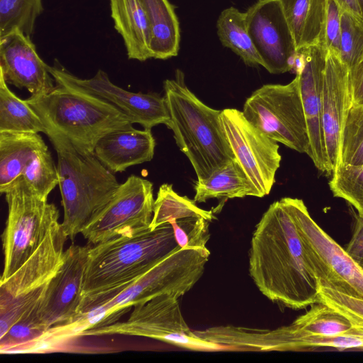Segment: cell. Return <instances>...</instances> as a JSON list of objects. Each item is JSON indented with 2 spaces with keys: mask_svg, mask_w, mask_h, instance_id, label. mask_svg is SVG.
Returning a JSON list of instances; mask_svg holds the SVG:
<instances>
[{
  "mask_svg": "<svg viewBox=\"0 0 363 363\" xmlns=\"http://www.w3.org/2000/svg\"><path fill=\"white\" fill-rule=\"evenodd\" d=\"M217 33L221 43L238 55L248 66L262 65L250 35L245 12L235 7L224 9L218 16Z\"/></svg>",
  "mask_w": 363,
  "mask_h": 363,
  "instance_id": "cell-25",
  "label": "cell"
},
{
  "mask_svg": "<svg viewBox=\"0 0 363 363\" xmlns=\"http://www.w3.org/2000/svg\"><path fill=\"white\" fill-rule=\"evenodd\" d=\"M243 115L268 138L311 155L298 77L287 84H264L247 99Z\"/></svg>",
  "mask_w": 363,
  "mask_h": 363,
  "instance_id": "cell-9",
  "label": "cell"
},
{
  "mask_svg": "<svg viewBox=\"0 0 363 363\" xmlns=\"http://www.w3.org/2000/svg\"><path fill=\"white\" fill-rule=\"evenodd\" d=\"M342 9L335 0H327L325 43L328 51L339 56Z\"/></svg>",
  "mask_w": 363,
  "mask_h": 363,
  "instance_id": "cell-36",
  "label": "cell"
},
{
  "mask_svg": "<svg viewBox=\"0 0 363 363\" xmlns=\"http://www.w3.org/2000/svg\"><path fill=\"white\" fill-rule=\"evenodd\" d=\"M345 250L357 262L363 257V216H356L353 233Z\"/></svg>",
  "mask_w": 363,
  "mask_h": 363,
  "instance_id": "cell-38",
  "label": "cell"
},
{
  "mask_svg": "<svg viewBox=\"0 0 363 363\" xmlns=\"http://www.w3.org/2000/svg\"><path fill=\"white\" fill-rule=\"evenodd\" d=\"M139 1L150 28L152 57L166 60L177 56L180 30L173 6L168 0Z\"/></svg>",
  "mask_w": 363,
  "mask_h": 363,
  "instance_id": "cell-23",
  "label": "cell"
},
{
  "mask_svg": "<svg viewBox=\"0 0 363 363\" xmlns=\"http://www.w3.org/2000/svg\"><path fill=\"white\" fill-rule=\"evenodd\" d=\"M342 11H346L354 16L361 22H363V16L358 0H335Z\"/></svg>",
  "mask_w": 363,
  "mask_h": 363,
  "instance_id": "cell-39",
  "label": "cell"
},
{
  "mask_svg": "<svg viewBox=\"0 0 363 363\" xmlns=\"http://www.w3.org/2000/svg\"><path fill=\"white\" fill-rule=\"evenodd\" d=\"M163 87L170 117L167 126L173 131L177 146L190 161L197 179H207L235 160L221 125V111L198 99L179 69L174 79L164 82Z\"/></svg>",
  "mask_w": 363,
  "mask_h": 363,
  "instance_id": "cell-2",
  "label": "cell"
},
{
  "mask_svg": "<svg viewBox=\"0 0 363 363\" xmlns=\"http://www.w3.org/2000/svg\"><path fill=\"white\" fill-rule=\"evenodd\" d=\"M45 126L57 155L58 185L64 209L61 225L72 240L107 203L120 184L94 154L80 152L62 133Z\"/></svg>",
  "mask_w": 363,
  "mask_h": 363,
  "instance_id": "cell-3",
  "label": "cell"
},
{
  "mask_svg": "<svg viewBox=\"0 0 363 363\" xmlns=\"http://www.w3.org/2000/svg\"><path fill=\"white\" fill-rule=\"evenodd\" d=\"M319 302L347 318L352 326L363 333V299L340 291L319 286Z\"/></svg>",
  "mask_w": 363,
  "mask_h": 363,
  "instance_id": "cell-34",
  "label": "cell"
},
{
  "mask_svg": "<svg viewBox=\"0 0 363 363\" xmlns=\"http://www.w3.org/2000/svg\"><path fill=\"white\" fill-rule=\"evenodd\" d=\"M245 13L262 66L272 74L294 69L298 52L279 0H258Z\"/></svg>",
  "mask_w": 363,
  "mask_h": 363,
  "instance_id": "cell-15",
  "label": "cell"
},
{
  "mask_svg": "<svg viewBox=\"0 0 363 363\" xmlns=\"http://www.w3.org/2000/svg\"><path fill=\"white\" fill-rule=\"evenodd\" d=\"M352 106L349 69L335 53L328 51L322 99V129L333 172L340 162L343 126Z\"/></svg>",
  "mask_w": 363,
  "mask_h": 363,
  "instance_id": "cell-19",
  "label": "cell"
},
{
  "mask_svg": "<svg viewBox=\"0 0 363 363\" xmlns=\"http://www.w3.org/2000/svg\"><path fill=\"white\" fill-rule=\"evenodd\" d=\"M339 164L363 166V105L352 104L342 133Z\"/></svg>",
  "mask_w": 363,
  "mask_h": 363,
  "instance_id": "cell-31",
  "label": "cell"
},
{
  "mask_svg": "<svg viewBox=\"0 0 363 363\" xmlns=\"http://www.w3.org/2000/svg\"><path fill=\"white\" fill-rule=\"evenodd\" d=\"M25 101L45 125L62 133L84 153L94 154L103 136L133 124L113 104L60 84H56L48 94L30 96Z\"/></svg>",
  "mask_w": 363,
  "mask_h": 363,
  "instance_id": "cell-5",
  "label": "cell"
},
{
  "mask_svg": "<svg viewBox=\"0 0 363 363\" xmlns=\"http://www.w3.org/2000/svg\"><path fill=\"white\" fill-rule=\"evenodd\" d=\"M43 11L42 0H0V38L16 29L30 37Z\"/></svg>",
  "mask_w": 363,
  "mask_h": 363,
  "instance_id": "cell-30",
  "label": "cell"
},
{
  "mask_svg": "<svg viewBox=\"0 0 363 363\" xmlns=\"http://www.w3.org/2000/svg\"><path fill=\"white\" fill-rule=\"evenodd\" d=\"M20 177L46 200L59 183L57 167L40 135L0 132V192Z\"/></svg>",
  "mask_w": 363,
  "mask_h": 363,
  "instance_id": "cell-13",
  "label": "cell"
},
{
  "mask_svg": "<svg viewBox=\"0 0 363 363\" xmlns=\"http://www.w3.org/2000/svg\"><path fill=\"white\" fill-rule=\"evenodd\" d=\"M358 2H359V6H360V9L362 11V16H363V0H358Z\"/></svg>",
  "mask_w": 363,
  "mask_h": 363,
  "instance_id": "cell-40",
  "label": "cell"
},
{
  "mask_svg": "<svg viewBox=\"0 0 363 363\" xmlns=\"http://www.w3.org/2000/svg\"><path fill=\"white\" fill-rule=\"evenodd\" d=\"M48 70L57 84L80 91L101 99L121 110L132 121L144 129L159 124L168 125L170 117L164 96L156 93L131 92L114 84L108 74L99 69L89 79L79 78L55 59Z\"/></svg>",
  "mask_w": 363,
  "mask_h": 363,
  "instance_id": "cell-14",
  "label": "cell"
},
{
  "mask_svg": "<svg viewBox=\"0 0 363 363\" xmlns=\"http://www.w3.org/2000/svg\"><path fill=\"white\" fill-rule=\"evenodd\" d=\"M358 263H359V264L360 265L361 268L363 270V257L361 258V259L359 260V262Z\"/></svg>",
  "mask_w": 363,
  "mask_h": 363,
  "instance_id": "cell-41",
  "label": "cell"
},
{
  "mask_svg": "<svg viewBox=\"0 0 363 363\" xmlns=\"http://www.w3.org/2000/svg\"><path fill=\"white\" fill-rule=\"evenodd\" d=\"M155 145L151 130H138L131 125L103 136L96 143L94 155L111 172H122L152 160Z\"/></svg>",
  "mask_w": 363,
  "mask_h": 363,
  "instance_id": "cell-20",
  "label": "cell"
},
{
  "mask_svg": "<svg viewBox=\"0 0 363 363\" xmlns=\"http://www.w3.org/2000/svg\"><path fill=\"white\" fill-rule=\"evenodd\" d=\"M297 52L325 43L327 0H279Z\"/></svg>",
  "mask_w": 363,
  "mask_h": 363,
  "instance_id": "cell-22",
  "label": "cell"
},
{
  "mask_svg": "<svg viewBox=\"0 0 363 363\" xmlns=\"http://www.w3.org/2000/svg\"><path fill=\"white\" fill-rule=\"evenodd\" d=\"M178 247L170 223L91 246L83 297L132 283Z\"/></svg>",
  "mask_w": 363,
  "mask_h": 363,
  "instance_id": "cell-4",
  "label": "cell"
},
{
  "mask_svg": "<svg viewBox=\"0 0 363 363\" xmlns=\"http://www.w3.org/2000/svg\"><path fill=\"white\" fill-rule=\"evenodd\" d=\"M280 203L295 223L319 286L363 299V270L312 218L301 199L285 197Z\"/></svg>",
  "mask_w": 363,
  "mask_h": 363,
  "instance_id": "cell-8",
  "label": "cell"
},
{
  "mask_svg": "<svg viewBox=\"0 0 363 363\" xmlns=\"http://www.w3.org/2000/svg\"><path fill=\"white\" fill-rule=\"evenodd\" d=\"M220 118L235 159L250 181L255 196L268 195L281 160L277 142L249 122L241 111L223 109Z\"/></svg>",
  "mask_w": 363,
  "mask_h": 363,
  "instance_id": "cell-12",
  "label": "cell"
},
{
  "mask_svg": "<svg viewBox=\"0 0 363 363\" xmlns=\"http://www.w3.org/2000/svg\"><path fill=\"white\" fill-rule=\"evenodd\" d=\"M209 221L203 218H186L172 222L177 245L181 248L203 247L210 238Z\"/></svg>",
  "mask_w": 363,
  "mask_h": 363,
  "instance_id": "cell-35",
  "label": "cell"
},
{
  "mask_svg": "<svg viewBox=\"0 0 363 363\" xmlns=\"http://www.w3.org/2000/svg\"><path fill=\"white\" fill-rule=\"evenodd\" d=\"M249 273L272 302L302 309L319 302V283L292 218L279 201L272 203L253 231Z\"/></svg>",
  "mask_w": 363,
  "mask_h": 363,
  "instance_id": "cell-1",
  "label": "cell"
},
{
  "mask_svg": "<svg viewBox=\"0 0 363 363\" xmlns=\"http://www.w3.org/2000/svg\"><path fill=\"white\" fill-rule=\"evenodd\" d=\"M67 238L60 223L13 274L0 281V337L24 313L40 305L62 264Z\"/></svg>",
  "mask_w": 363,
  "mask_h": 363,
  "instance_id": "cell-7",
  "label": "cell"
},
{
  "mask_svg": "<svg viewBox=\"0 0 363 363\" xmlns=\"http://www.w3.org/2000/svg\"><path fill=\"white\" fill-rule=\"evenodd\" d=\"M91 246L71 245L62 264L50 281L38 309L48 330L64 327L77 316L82 301L84 271Z\"/></svg>",
  "mask_w": 363,
  "mask_h": 363,
  "instance_id": "cell-16",
  "label": "cell"
},
{
  "mask_svg": "<svg viewBox=\"0 0 363 363\" xmlns=\"http://www.w3.org/2000/svg\"><path fill=\"white\" fill-rule=\"evenodd\" d=\"M293 323L305 332L323 336H340L351 333H362L350 321L326 304L318 302L298 316Z\"/></svg>",
  "mask_w": 363,
  "mask_h": 363,
  "instance_id": "cell-29",
  "label": "cell"
},
{
  "mask_svg": "<svg viewBox=\"0 0 363 363\" xmlns=\"http://www.w3.org/2000/svg\"><path fill=\"white\" fill-rule=\"evenodd\" d=\"M330 189L335 197L347 201L363 216V166L338 164L329 182Z\"/></svg>",
  "mask_w": 363,
  "mask_h": 363,
  "instance_id": "cell-32",
  "label": "cell"
},
{
  "mask_svg": "<svg viewBox=\"0 0 363 363\" xmlns=\"http://www.w3.org/2000/svg\"><path fill=\"white\" fill-rule=\"evenodd\" d=\"M153 184L130 175L120 184L111 199L82 230L89 243L96 245L150 228L154 209Z\"/></svg>",
  "mask_w": 363,
  "mask_h": 363,
  "instance_id": "cell-11",
  "label": "cell"
},
{
  "mask_svg": "<svg viewBox=\"0 0 363 363\" xmlns=\"http://www.w3.org/2000/svg\"><path fill=\"white\" fill-rule=\"evenodd\" d=\"M339 57L349 71L363 57V22L343 11Z\"/></svg>",
  "mask_w": 363,
  "mask_h": 363,
  "instance_id": "cell-33",
  "label": "cell"
},
{
  "mask_svg": "<svg viewBox=\"0 0 363 363\" xmlns=\"http://www.w3.org/2000/svg\"><path fill=\"white\" fill-rule=\"evenodd\" d=\"M48 67L30 37L20 30L0 38V73L7 84L26 89L33 96L48 94L56 86Z\"/></svg>",
  "mask_w": 363,
  "mask_h": 363,
  "instance_id": "cell-18",
  "label": "cell"
},
{
  "mask_svg": "<svg viewBox=\"0 0 363 363\" xmlns=\"http://www.w3.org/2000/svg\"><path fill=\"white\" fill-rule=\"evenodd\" d=\"M328 50L317 44L298 52L294 69L298 77L301 96L308 125L312 160L321 172L332 175L322 129V99Z\"/></svg>",
  "mask_w": 363,
  "mask_h": 363,
  "instance_id": "cell-17",
  "label": "cell"
},
{
  "mask_svg": "<svg viewBox=\"0 0 363 363\" xmlns=\"http://www.w3.org/2000/svg\"><path fill=\"white\" fill-rule=\"evenodd\" d=\"M352 104L363 105V57L349 71Z\"/></svg>",
  "mask_w": 363,
  "mask_h": 363,
  "instance_id": "cell-37",
  "label": "cell"
},
{
  "mask_svg": "<svg viewBox=\"0 0 363 363\" xmlns=\"http://www.w3.org/2000/svg\"><path fill=\"white\" fill-rule=\"evenodd\" d=\"M38 308L24 313L0 337L1 354L33 353L48 331L38 317Z\"/></svg>",
  "mask_w": 363,
  "mask_h": 363,
  "instance_id": "cell-28",
  "label": "cell"
},
{
  "mask_svg": "<svg viewBox=\"0 0 363 363\" xmlns=\"http://www.w3.org/2000/svg\"><path fill=\"white\" fill-rule=\"evenodd\" d=\"M0 132L47 133L39 115L9 88L0 73Z\"/></svg>",
  "mask_w": 363,
  "mask_h": 363,
  "instance_id": "cell-26",
  "label": "cell"
},
{
  "mask_svg": "<svg viewBox=\"0 0 363 363\" xmlns=\"http://www.w3.org/2000/svg\"><path fill=\"white\" fill-rule=\"evenodd\" d=\"M114 27L121 35L128 57L144 62L152 57L151 33L139 0H110Z\"/></svg>",
  "mask_w": 363,
  "mask_h": 363,
  "instance_id": "cell-21",
  "label": "cell"
},
{
  "mask_svg": "<svg viewBox=\"0 0 363 363\" xmlns=\"http://www.w3.org/2000/svg\"><path fill=\"white\" fill-rule=\"evenodd\" d=\"M4 194L8 217L1 236L4 259L1 281L13 274L60 223L55 205L40 197L23 177Z\"/></svg>",
  "mask_w": 363,
  "mask_h": 363,
  "instance_id": "cell-6",
  "label": "cell"
},
{
  "mask_svg": "<svg viewBox=\"0 0 363 363\" xmlns=\"http://www.w3.org/2000/svg\"><path fill=\"white\" fill-rule=\"evenodd\" d=\"M196 202L210 199H224L255 196V189L235 160H233L216 170L208 178L197 179L194 185Z\"/></svg>",
  "mask_w": 363,
  "mask_h": 363,
  "instance_id": "cell-24",
  "label": "cell"
},
{
  "mask_svg": "<svg viewBox=\"0 0 363 363\" xmlns=\"http://www.w3.org/2000/svg\"><path fill=\"white\" fill-rule=\"evenodd\" d=\"M191 217L203 218L209 222L216 219L212 211L202 209L194 200L179 195L172 184H162L155 200L150 228L153 230L165 223Z\"/></svg>",
  "mask_w": 363,
  "mask_h": 363,
  "instance_id": "cell-27",
  "label": "cell"
},
{
  "mask_svg": "<svg viewBox=\"0 0 363 363\" xmlns=\"http://www.w3.org/2000/svg\"><path fill=\"white\" fill-rule=\"evenodd\" d=\"M104 335L153 338L191 350H224L221 346L204 340L192 331L182 315L178 298L167 294L134 306L125 321L90 328L79 337Z\"/></svg>",
  "mask_w": 363,
  "mask_h": 363,
  "instance_id": "cell-10",
  "label": "cell"
}]
</instances>
